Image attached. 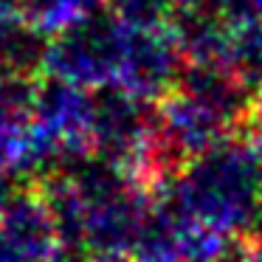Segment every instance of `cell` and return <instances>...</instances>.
Wrapping results in <instances>:
<instances>
[{
  "label": "cell",
  "instance_id": "obj_1",
  "mask_svg": "<svg viewBox=\"0 0 262 262\" xmlns=\"http://www.w3.org/2000/svg\"><path fill=\"white\" fill-rule=\"evenodd\" d=\"M262 161L239 136L192 158L164 194L186 217L220 234L259 237Z\"/></svg>",
  "mask_w": 262,
  "mask_h": 262
},
{
  "label": "cell",
  "instance_id": "obj_2",
  "mask_svg": "<svg viewBox=\"0 0 262 262\" xmlns=\"http://www.w3.org/2000/svg\"><path fill=\"white\" fill-rule=\"evenodd\" d=\"M121 40H124V23L113 14V9L104 6L48 40L42 68L57 79L88 91L110 88L119 79Z\"/></svg>",
  "mask_w": 262,
  "mask_h": 262
},
{
  "label": "cell",
  "instance_id": "obj_3",
  "mask_svg": "<svg viewBox=\"0 0 262 262\" xmlns=\"http://www.w3.org/2000/svg\"><path fill=\"white\" fill-rule=\"evenodd\" d=\"M183 65L186 59L169 26L144 29L124 23L116 88L144 102H161L169 91H175Z\"/></svg>",
  "mask_w": 262,
  "mask_h": 262
},
{
  "label": "cell",
  "instance_id": "obj_4",
  "mask_svg": "<svg viewBox=\"0 0 262 262\" xmlns=\"http://www.w3.org/2000/svg\"><path fill=\"white\" fill-rule=\"evenodd\" d=\"M155 121H158V136L183 164L223 144L226 138L237 136L234 124L226 116H220L200 99L183 93L181 88L169 91L161 102H155Z\"/></svg>",
  "mask_w": 262,
  "mask_h": 262
},
{
  "label": "cell",
  "instance_id": "obj_5",
  "mask_svg": "<svg viewBox=\"0 0 262 262\" xmlns=\"http://www.w3.org/2000/svg\"><path fill=\"white\" fill-rule=\"evenodd\" d=\"M40 82L34 74L0 71V121L6 124H31Z\"/></svg>",
  "mask_w": 262,
  "mask_h": 262
},
{
  "label": "cell",
  "instance_id": "obj_6",
  "mask_svg": "<svg viewBox=\"0 0 262 262\" xmlns=\"http://www.w3.org/2000/svg\"><path fill=\"white\" fill-rule=\"evenodd\" d=\"M228 68L254 93H259V88H262V23L231 29Z\"/></svg>",
  "mask_w": 262,
  "mask_h": 262
},
{
  "label": "cell",
  "instance_id": "obj_7",
  "mask_svg": "<svg viewBox=\"0 0 262 262\" xmlns=\"http://www.w3.org/2000/svg\"><path fill=\"white\" fill-rule=\"evenodd\" d=\"M206 3L231 29L262 23V0H206Z\"/></svg>",
  "mask_w": 262,
  "mask_h": 262
},
{
  "label": "cell",
  "instance_id": "obj_8",
  "mask_svg": "<svg viewBox=\"0 0 262 262\" xmlns=\"http://www.w3.org/2000/svg\"><path fill=\"white\" fill-rule=\"evenodd\" d=\"M26 127L29 124H6L0 121V181L9 172H17L20 158H23V147H26Z\"/></svg>",
  "mask_w": 262,
  "mask_h": 262
},
{
  "label": "cell",
  "instance_id": "obj_9",
  "mask_svg": "<svg viewBox=\"0 0 262 262\" xmlns=\"http://www.w3.org/2000/svg\"><path fill=\"white\" fill-rule=\"evenodd\" d=\"M243 262H262V237L245 239V256Z\"/></svg>",
  "mask_w": 262,
  "mask_h": 262
},
{
  "label": "cell",
  "instance_id": "obj_10",
  "mask_svg": "<svg viewBox=\"0 0 262 262\" xmlns=\"http://www.w3.org/2000/svg\"><path fill=\"white\" fill-rule=\"evenodd\" d=\"M259 237H262V183H259Z\"/></svg>",
  "mask_w": 262,
  "mask_h": 262
}]
</instances>
